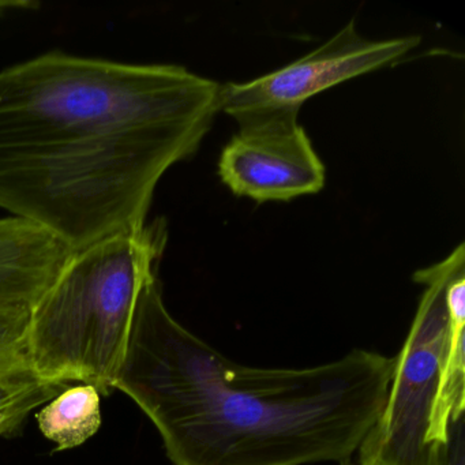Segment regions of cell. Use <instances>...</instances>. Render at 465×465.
Wrapping results in <instances>:
<instances>
[{"label": "cell", "mask_w": 465, "mask_h": 465, "mask_svg": "<svg viewBox=\"0 0 465 465\" xmlns=\"http://www.w3.org/2000/svg\"><path fill=\"white\" fill-rule=\"evenodd\" d=\"M31 307L0 302V370L28 364V336Z\"/></svg>", "instance_id": "8fae6325"}, {"label": "cell", "mask_w": 465, "mask_h": 465, "mask_svg": "<svg viewBox=\"0 0 465 465\" xmlns=\"http://www.w3.org/2000/svg\"><path fill=\"white\" fill-rule=\"evenodd\" d=\"M70 254L42 228L17 217L0 219V302L32 309Z\"/></svg>", "instance_id": "52a82bcc"}, {"label": "cell", "mask_w": 465, "mask_h": 465, "mask_svg": "<svg viewBox=\"0 0 465 465\" xmlns=\"http://www.w3.org/2000/svg\"><path fill=\"white\" fill-rule=\"evenodd\" d=\"M40 431L56 451L77 448L102 427V396L91 385L64 389L36 413Z\"/></svg>", "instance_id": "9c48e42d"}, {"label": "cell", "mask_w": 465, "mask_h": 465, "mask_svg": "<svg viewBox=\"0 0 465 465\" xmlns=\"http://www.w3.org/2000/svg\"><path fill=\"white\" fill-rule=\"evenodd\" d=\"M222 85L176 64L54 51L0 72V209L72 252L145 227L154 190L192 157Z\"/></svg>", "instance_id": "6da1fadb"}, {"label": "cell", "mask_w": 465, "mask_h": 465, "mask_svg": "<svg viewBox=\"0 0 465 465\" xmlns=\"http://www.w3.org/2000/svg\"><path fill=\"white\" fill-rule=\"evenodd\" d=\"M420 37L367 40L351 21L303 58L243 84L222 85V110L239 127L298 122L309 99L345 81L396 64L418 47Z\"/></svg>", "instance_id": "5b68a950"}, {"label": "cell", "mask_w": 465, "mask_h": 465, "mask_svg": "<svg viewBox=\"0 0 465 465\" xmlns=\"http://www.w3.org/2000/svg\"><path fill=\"white\" fill-rule=\"evenodd\" d=\"M440 465H465V420L464 416L451 421L443 448Z\"/></svg>", "instance_id": "7c38bea8"}, {"label": "cell", "mask_w": 465, "mask_h": 465, "mask_svg": "<svg viewBox=\"0 0 465 465\" xmlns=\"http://www.w3.org/2000/svg\"><path fill=\"white\" fill-rule=\"evenodd\" d=\"M340 465H359L358 462H353L352 460H345V461L340 462Z\"/></svg>", "instance_id": "4fadbf2b"}, {"label": "cell", "mask_w": 465, "mask_h": 465, "mask_svg": "<svg viewBox=\"0 0 465 465\" xmlns=\"http://www.w3.org/2000/svg\"><path fill=\"white\" fill-rule=\"evenodd\" d=\"M393 367L364 350L301 370L235 363L170 314L153 272L115 389L151 419L173 465L342 462L377 421Z\"/></svg>", "instance_id": "7a4b0ae2"}, {"label": "cell", "mask_w": 465, "mask_h": 465, "mask_svg": "<svg viewBox=\"0 0 465 465\" xmlns=\"http://www.w3.org/2000/svg\"><path fill=\"white\" fill-rule=\"evenodd\" d=\"M167 244L163 220L73 252L31 310L26 359L51 382L115 391L143 282Z\"/></svg>", "instance_id": "3957f363"}, {"label": "cell", "mask_w": 465, "mask_h": 465, "mask_svg": "<svg viewBox=\"0 0 465 465\" xmlns=\"http://www.w3.org/2000/svg\"><path fill=\"white\" fill-rule=\"evenodd\" d=\"M223 183L255 203H288L317 194L326 170L299 122L239 127L219 160Z\"/></svg>", "instance_id": "8992f818"}, {"label": "cell", "mask_w": 465, "mask_h": 465, "mask_svg": "<svg viewBox=\"0 0 465 465\" xmlns=\"http://www.w3.org/2000/svg\"><path fill=\"white\" fill-rule=\"evenodd\" d=\"M446 304L450 317L451 334L432 420L434 440L442 449L448 438L449 424L464 416L465 410V269L457 272L449 282Z\"/></svg>", "instance_id": "ba28073f"}, {"label": "cell", "mask_w": 465, "mask_h": 465, "mask_svg": "<svg viewBox=\"0 0 465 465\" xmlns=\"http://www.w3.org/2000/svg\"><path fill=\"white\" fill-rule=\"evenodd\" d=\"M464 262L460 243L448 258L413 274L426 290L394 358L385 405L359 446V465H440L443 449L434 440L432 420L451 334L446 290Z\"/></svg>", "instance_id": "277c9868"}, {"label": "cell", "mask_w": 465, "mask_h": 465, "mask_svg": "<svg viewBox=\"0 0 465 465\" xmlns=\"http://www.w3.org/2000/svg\"><path fill=\"white\" fill-rule=\"evenodd\" d=\"M67 388V383L43 380L29 364L0 370V437H12L35 410Z\"/></svg>", "instance_id": "30bf717a"}]
</instances>
